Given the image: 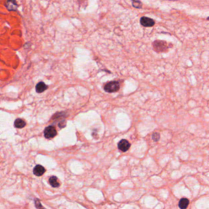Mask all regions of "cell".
<instances>
[{"label": "cell", "mask_w": 209, "mask_h": 209, "mask_svg": "<svg viewBox=\"0 0 209 209\" xmlns=\"http://www.w3.org/2000/svg\"><path fill=\"white\" fill-rule=\"evenodd\" d=\"M208 20H209V17H208Z\"/></svg>", "instance_id": "13"}, {"label": "cell", "mask_w": 209, "mask_h": 209, "mask_svg": "<svg viewBox=\"0 0 209 209\" xmlns=\"http://www.w3.org/2000/svg\"><path fill=\"white\" fill-rule=\"evenodd\" d=\"M140 23L142 25H143L144 26L150 27V26H152L153 25H154L155 22L150 18L143 17H142L140 19Z\"/></svg>", "instance_id": "5"}, {"label": "cell", "mask_w": 209, "mask_h": 209, "mask_svg": "<svg viewBox=\"0 0 209 209\" xmlns=\"http://www.w3.org/2000/svg\"><path fill=\"white\" fill-rule=\"evenodd\" d=\"M189 204V201L186 198H182L178 202V206L180 208H186Z\"/></svg>", "instance_id": "10"}, {"label": "cell", "mask_w": 209, "mask_h": 209, "mask_svg": "<svg viewBox=\"0 0 209 209\" xmlns=\"http://www.w3.org/2000/svg\"><path fill=\"white\" fill-rule=\"evenodd\" d=\"M120 89V83L117 81L110 82L104 87V90L108 93H113L118 91Z\"/></svg>", "instance_id": "1"}, {"label": "cell", "mask_w": 209, "mask_h": 209, "mask_svg": "<svg viewBox=\"0 0 209 209\" xmlns=\"http://www.w3.org/2000/svg\"><path fill=\"white\" fill-rule=\"evenodd\" d=\"M155 50L158 52H164L167 49V46L166 42L163 41H156L153 43Z\"/></svg>", "instance_id": "2"}, {"label": "cell", "mask_w": 209, "mask_h": 209, "mask_svg": "<svg viewBox=\"0 0 209 209\" xmlns=\"http://www.w3.org/2000/svg\"><path fill=\"white\" fill-rule=\"evenodd\" d=\"M47 89V86L45 85V83H44L42 82L38 83L36 87V90L37 93H42Z\"/></svg>", "instance_id": "8"}, {"label": "cell", "mask_w": 209, "mask_h": 209, "mask_svg": "<svg viewBox=\"0 0 209 209\" xmlns=\"http://www.w3.org/2000/svg\"><path fill=\"white\" fill-rule=\"evenodd\" d=\"M26 123L25 121L20 118H18L15 120L14 122V126L17 128H23L25 126Z\"/></svg>", "instance_id": "9"}, {"label": "cell", "mask_w": 209, "mask_h": 209, "mask_svg": "<svg viewBox=\"0 0 209 209\" xmlns=\"http://www.w3.org/2000/svg\"><path fill=\"white\" fill-rule=\"evenodd\" d=\"M45 172V169L41 165H36L33 169V174L36 176H41Z\"/></svg>", "instance_id": "6"}, {"label": "cell", "mask_w": 209, "mask_h": 209, "mask_svg": "<svg viewBox=\"0 0 209 209\" xmlns=\"http://www.w3.org/2000/svg\"><path fill=\"white\" fill-rule=\"evenodd\" d=\"M130 146L131 145L129 144V142L126 139L121 140L119 142V143L118 144V149L123 152H125L127 150H128L129 148H130Z\"/></svg>", "instance_id": "4"}, {"label": "cell", "mask_w": 209, "mask_h": 209, "mask_svg": "<svg viewBox=\"0 0 209 209\" xmlns=\"http://www.w3.org/2000/svg\"><path fill=\"white\" fill-rule=\"evenodd\" d=\"M44 134V136L45 138L52 139L56 135L57 132H56L55 128L53 126H49L45 129Z\"/></svg>", "instance_id": "3"}, {"label": "cell", "mask_w": 209, "mask_h": 209, "mask_svg": "<svg viewBox=\"0 0 209 209\" xmlns=\"http://www.w3.org/2000/svg\"><path fill=\"white\" fill-rule=\"evenodd\" d=\"M49 183L51 185V186L53 188H57L60 186V183L58 182L57 177L55 176H52L49 178Z\"/></svg>", "instance_id": "11"}, {"label": "cell", "mask_w": 209, "mask_h": 209, "mask_svg": "<svg viewBox=\"0 0 209 209\" xmlns=\"http://www.w3.org/2000/svg\"><path fill=\"white\" fill-rule=\"evenodd\" d=\"M6 7L9 11H15L17 7V4L15 0H7Z\"/></svg>", "instance_id": "7"}, {"label": "cell", "mask_w": 209, "mask_h": 209, "mask_svg": "<svg viewBox=\"0 0 209 209\" xmlns=\"http://www.w3.org/2000/svg\"><path fill=\"white\" fill-rule=\"evenodd\" d=\"M159 138H160V135L158 132L153 133V135H152V139H153V140L155 141H158L159 139Z\"/></svg>", "instance_id": "12"}]
</instances>
